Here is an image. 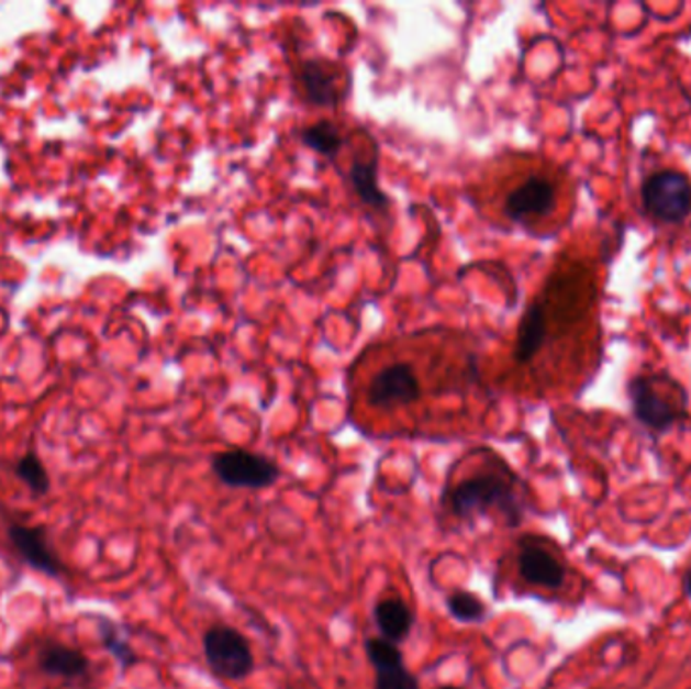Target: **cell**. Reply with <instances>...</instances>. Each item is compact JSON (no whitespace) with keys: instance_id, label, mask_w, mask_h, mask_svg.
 Returning a JSON list of instances; mask_svg holds the SVG:
<instances>
[{"instance_id":"obj_1","label":"cell","mask_w":691,"mask_h":689,"mask_svg":"<svg viewBox=\"0 0 691 689\" xmlns=\"http://www.w3.org/2000/svg\"><path fill=\"white\" fill-rule=\"evenodd\" d=\"M449 508L459 520H478L491 512H500L508 526H520L524 508L517 493V477L500 457L488 462L486 467L459 481L449 493Z\"/></svg>"},{"instance_id":"obj_2","label":"cell","mask_w":691,"mask_h":689,"mask_svg":"<svg viewBox=\"0 0 691 689\" xmlns=\"http://www.w3.org/2000/svg\"><path fill=\"white\" fill-rule=\"evenodd\" d=\"M566 195L560 173L553 168L530 170L503 197V214L517 225L538 226L560 214Z\"/></svg>"},{"instance_id":"obj_3","label":"cell","mask_w":691,"mask_h":689,"mask_svg":"<svg viewBox=\"0 0 691 689\" xmlns=\"http://www.w3.org/2000/svg\"><path fill=\"white\" fill-rule=\"evenodd\" d=\"M633 413L643 425L666 431L686 409V392L667 376H637L628 385Z\"/></svg>"},{"instance_id":"obj_4","label":"cell","mask_w":691,"mask_h":689,"mask_svg":"<svg viewBox=\"0 0 691 689\" xmlns=\"http://www.w3.org/2000/svg\"><path fill=\"white\" fill-rule=\"evenodd\" d=\"M202 652L214 676L229 681H243L255 669L252 645L235 626H209L202 635Z\"/></svg>"},{"instance_id":"obj_5","label":"cell","mask_w":691,"mask_h":689,"mask_svg":"<svg viewBox=\"0 0 691 689\" xmlns=\"http://www.w3.org/2000/svg\"><path fill=\"white\" fill-rule=\"evenodd\" d=\"M211 467L214 477L231 489L259 491L276 486L281 477V469L274 459L245 449L216 453Z\"/></svg>"},{"instance_id":"obj_6","label":"cell","mask_w":691,"mask_h":689,"mask_svg":"<svg viewBox=\"0 0 691 689\" xmlns=\"http://www.w3.org/2000/svg\"><path fill=\"white\" fill-rule=\"evenodd\" d=\"M645 211L661 223H681L691 213L690 178L678 170H659L642 187Z\"/></svg>"},{"instance_id":"obj_7","label":"cell","mask_w":691,"mask_h":689,"mask_svg":"<svg viewBox=\"0 0 691 689\" xmlns=\"http://www.w3.org/2000/svg\"><path fill=\"white\" fill-rule=\"evenodd\" d=\"M423 394L419 376L413 366L406 363H390L382 366L370 378L366 399L377 409H394L402 404H413Z\"/></svg>"},{"instance_id":"obj_8","label":"cell","mask_w":691,"mask_h":689,"mask_svg":"<svg viewBox=\"0 0 691 689\" xmlns=\"http://www.w3.org/2000/svg\"><path fill=\"white\" fill-rule=\"evenodd\" d=\"M517 573L528 585L540 589H562L566 566L540 538L524 536L517 544Z\"/></svg>"},{"instance_id":"obj_9","label":"cell","mask_w":691,"mask_h":689,"mask_svg":"<svg viewBox=\"0 0 691 689\" xmlns=\"http://www.w3.org/2000/svg\"><path fill=\"white\" fill-rule=\"evenodd\" d=\"M365 652L375 669V689H421L415 674L404 664V655L397 643L368 637Z\"/></svg>"},{"instance_id":"obj_10","label":"cell","mask_w":691,"mask_h":689,"mask_svg":"<svg viewBox=\"0 0 691 689\" xmlns=\"http://www.w3.org/2000/svg\"><path fill=\"white\" fill-rule=\"evenodd\" d=\"M9 540L21 554V558L38 573L49 577H57L62 573V563L57 560L55 552L51 551L45 527L13 524L9 526Z\"/></svg>"},{"instance_id":"obj_11","label":"cell","mask_w":691,"mask_h":689,"mask_svg":"<svg viewBox=\"0 0 691 689\" xmlns=\"http://www.w3.org/2000/svg\"><path fill=\"white\" fill-rule=\"evenodd\" d=\"M339 74L334 65H327L317 59L303 62L300 67L305 98L320 108H334L339 101Z\"/></svg>"},{"instance_id":"obj_12","label":"cell","mask_w":691,"mask_h":689,"mask_svg":"<svg viewBox=\"0 0 691 689\" xmlns=\"http://www.w3.org/2000/svg\"><path fill=\"white\" fill-rule=\"evenodd\" d=\"M372 616L380 637L397 645L411 635L415 625L413 609L402 601L401 597H389L378 601Z\"/></svg>"},{"instance_id":"obj_13","label":"cell","mask_w":691,"mask_h":689,"mask_svg":"<svg viewBox=\"0 0 691 689\" xmlns=\"http://www.w3.org/2000/svg\"><path fill=\"white\" fill-rule=\"evenodd\" d=\"M38 667L47 676L65 677V679H76L86 676L89 671V659L81 652H76L67 645L53 643L47 645L38 655Z\"/></svg>"},{"instance_id":"obj_14","label":"cell","mask_w":691,"mask_h":689,"mask_svg":"<svg viewBox=\"0 0 691 689\" xmlns=\"http://www.w3.org/2000/svg\"><path fill=\"white\" fill-rule=\"evenodd\" d=\"M378 154L375 152L370 160H356L348 173V180L353 185L354 192L358 195V199L375 207V209H387L390 199L384 190H380L377 180Z\"/></svg>"},{"instance_id":"obj_15","label":"cell","mask_w":691,"mask_h":689,"mask_svg":"<svg viewBox=\"0 0 691 689\" xmlns=\"http://www.w3.org/2000/svg\"><path fill=\"white\" fill-rule=\"evenodd\" d=\"M544 344V313H542L540 301H534L524 313L517 342H515L514 358L517 364H528L534 360V356L540 352Z\"/></svg>"},{"instance_id":"obj_16","label":"cell","mask_w":691,"mask_h":689,"mask_svg":"<svg viewBox=\"0 0 691 689\" xmlns=\"http://www.w3.org/2000/svg\"><path fill=\"white\" fill-rule=\"evenodd\" d=\"M445 604H447V611H449V614L457 623L479 625V623H483L488 619V604L483 602L479 594L471 592V590H453L452 594L447 597Z\"/></svg>"},{"instance_id":"obj_17","label":"cell","mask_w":691,"mask_h":689,"mask_svg":"<svg viewBox=\"0 0 691 689\" xmlns=\"http://www.w3.org/2000/svg\"><path fill=\"white\" fill-rule=\"evenodd\" d=\"M302 142L308 148H312V151L326 156V158H332V160L344 148V138H342L338 127L327 120L308 125L302 132Z\"/></svg>"},{"instance_id":"obj_18","label":"cell","mask_w":691,"mask_h":689,"mask_svg":"<svg viewBox=\"0 0 691 689\" xmlns=\"http://www.w3.org/2000/svg\"><path fill=\"white\" fill-rule=\"evenodd\" d=\"M100 635L103 647L112 653L113 657L118 659V664L122 665L124 669L138 664V655L134 653L132 645L127 643L126 637L120 633V629L113 625L112 621L101 619Z\"/></svg>"},{"instance_id":"obj_19","label":"cell","mask_w":691,"mask_h":689,"mask_svg":"<svg viewBox=\"0 0 691 689\" xmlns=\"http://www.w3.org/2000/svg\"><path fill=\"white\" fill-rule=\"evenodd\" d=\"M16 476L21 477L26 488L37 496H45L49 491V476L35 453H26L21 457V462L16 464Z\"/></svg>"},{"instance_id":"obj_20","label":"cell","mask_w":691,"mask_h":689,"mask_svg":"<svg viewBox=\"0 0 691 689\" xmlns=\"http://www.w3.org/2000/svg\"><path fill=\"white\" fill-rule=\"evenodd\" d=\"M683 590H686V594L691 599V568L688 570V575H686V580H683Z\"/></svg>"},{"instance_id":"obj_21","label":"cell","mask_w":691,"mask_h":689,"mask_svg":"<svg viewBox=\"0 0 691 689\" xmlns=\"http://www.w3.org/2000/svg\"><path fill=\"white\" fill-rule=\"evenodd\" d=\"M437 689H464V688H457V686H441V688Z\"/></svg>"}]
</instances>
